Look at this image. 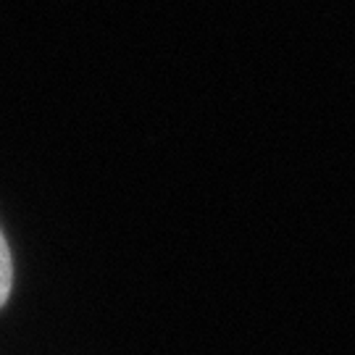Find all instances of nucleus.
<instances>
[{"instance_id": "nucleus-1", "label": "nucleus", "mask_w": 355, "mask_h": 355, "mask_svg": "<svg viewBox=\"0 0 355 355\" xmlns=\"http://www.w3.org/2000/svg\"><path fill=\"white\" fill-rule=\"evenodd\" d=\"M11 284H13V261H11V250H8V242L0 232V308L6 305L8 295H11Z\"/></svg>"}]
</instances>
